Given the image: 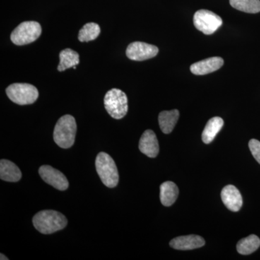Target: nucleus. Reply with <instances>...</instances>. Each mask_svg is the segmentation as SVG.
Wrapping results in <instances>:
<instances>
[{
    "label": "nucleus",
    "mask_w": 260,
    "mask_h": 260,
    "mask_svg": "<svg viewBox=\"0 0 260 260\" xmlns=\"http://www.w3.org/2000/svg\"><path fill=\"white\" fill-rule=\"evenodd\" d=\"M104 107L112 118L122 119L128 112L127 96L119 89H111L104 97Z\"/></svg>",
    "instance_id": "4"
},
{
    "label": "nucleus",
    "mask_w": 260,
    "mask_h": 260,
    "mask_svg": "<svg viewBox=\"0 0 260 260\" xmlns=\"http://www.w3.org/2000/svg\"><path fill=\"white\" fill-rule=\"evenodd\" d=\"M139 149L142 153L149 158H155L159 153L158 139L151 129L145 130L142 135L139 143Z\"/></svg>",
    "instance_id": "11"
},
{
    "label": "nucleus",
    "mask_w": 260,
    "mask_h": 260,
    "mask_svg": "<svg viewBox=\"0 0 260 260\" xmlns=\"http://www.w3.org/2000/svg\"><path fill=\"white\" fill-rule=\"evenodd\" d=\"M205 239L198 235L183 236L174 238L170 242L171 247L178 250H191L205 245Z\"/></svg>",
    "instance_id": "13"
},
{
    "label": "nucleus",
    "mask_w": 260,
    "mask_h": 260,
    "mask_svg": "<svg viewBox=\"0 0 260 260\" xmlns=\"http://www.w3.org/2000/svg\"><path fill=\"white\" fill-rule=\"evenodd\" d=\"M223 64V58L218 56L208 58L191 64L190 71L196 75L209 74L221 68Z\"/></svg>",
    "instance_id": "12"
},
{
    "label": "nucleus",
    "mask_w": 260,
    "mask_h": 260,
    "mask_svg": "<svg viewBox=\"0 0 260 260\" xmlns=\"http://www.w3.org/2000/svg\"><path fill=\"white\" fill-rule=\"evenodd\" d=\"M158 48L141 42L131 43L126 50V55L133 61H145L155 57L158 54Z\"/></svg>",
    "instance_id": "8"
},
{
    "label": "nucleus",
    "mask_w": 260,
    "mask_h": 260,
    "mask_svg": "<svg viewBox=\"0 0 260 260\" xmlns=\"http://www.w3.org/2000/svg\"><path fill=\"white\" fill-rule=\"evenodd\" d=\"M101 32V28L97 23H88L80 29L78 39L80 42H88L95 40Z\"/></svg>",
    "instance_id": "21"
},
{
    "label": "nucleus",
    "mask_w": 260,
    "mask_h": 260,
    "mask_svg": "<svg viewBox=\"0 0 260 260\" xmlns=\"http://www.w3.org/2000/svg\"><path fill=\"white\" fill-rule=\"evenodd\" d=\"M179 196V189L173 181L162 183L160 186V199L162 205L166 207L172 206Z\"/></svg>",
    "instance_id": "15"
},
{
    "label": "nucleus",
    "mask_w": 260,
    "mask_h": 260,
    "mask_svg": "<svg viewBox=\"0 0 260 260\" xmlns=\"http://www.w3.org/2000/svg\"><path fill=\"white\" fill-rule=\"evenodd\" d=\"M0 178L3 181L17 182L21 179L22 173L14 162L2 159L0 161Z\"/></svg>",
    "instance_id": "14"
},
{
    "label": "nucleus",
    "mask_w": 260,
    "mask_h": 260,
    "mask_svg": "<svg viewBox=\"0 0 260 260\" xmlns=\"http://www.w3.org/2000/svg\"><path fill=\"white\" fill-rule=\"evenodd\" d=\"M233 8L246 13H255L260 12V0H230Z\"/></svg>",
    "instance_id": "20"
},
{
    "label": "nucleus",
    "mask_w": 260,
    "mask_h": 260,
    "mask_svg": "<svg viewBox=\"0 0 260 260\" xmlns=\"http://www.w3.org/2000/svg\"><path fill=\"white\" fill-rule=\"evenodd\" d=\"M224 124V121L222 118L219 116H215L211 118L207 123L203 134H202V140L205 144H209L215 139L216 135L222 129Z\"/></svg>",
    "instance_id": "17"
},
{
    "label": "nucleus",
    "mask_w": 260,
    "mask_h": 260,
    "mask_svg": "<svg viewBox=\"0 0 260 260\" xmlns=\"http://www.w3.org/2000/svg\"><path fill=\"white\" fill-rule=\"evenodd\" d=\"M221 199L223 204L231 211L238 212L242 208V194L235 186H225L221 191Z\"/></svg>",
    "instance_id": "10"
},
{
    "label": "nucleus",
    "mask_w": 260,
    "mask_h": 260,
    "mask_svg": "<svg viewBox=\"0 0 260 260\" xmlns=\"http://www.w3.org/2000/svg\"><path fill=\"white\" fill-rule=\"evenodd\" d=\"M179 112L177 109L160 112L158 116V122L162 133L164 134L172 133L179 120Z\"/></svg>",
    "instance_id": "16"
},
{
    "label": "nucleus",
    "mask_w": 260,
    "mask_h": 260,
    "mask_svg": "<svg viewBox=\"0 0 260 260\" xmlns=\"http://www.w3.org/2000/svg\"><path fill=\"white\" fill-rule=\"evenodd\" d=\"M8 98L18 105L34 104L39 98V91L34 85L28 83H14L6 89Z\"/></svg>",
    "instance_id": "5"
},
{
    "label": "nucleus",
    "mask_w": 260,
    "mask_h": 260,
    "mask_svg": "<svg viewBox=\"0 0 260 260\" xmlns=\"http://www.w3.org/2000/svg\"><path fill=\"white\" fill-rule=\"evenodd\" d=\"M79 63L78 53L71 49H65L59 53V64L58 65V71H64L65 70L76 66Z\"/></svg>",
    "instance_id": "18"
},
{
    "label": "nucleus",
    "mask_w": 260,
    "mask_h": 260,
    "mask_svg": "<svg viewBox=\"0 0 260 260\" xmlns=\"http://www.w3.org/2000/svg\"><path fill=\"white\" fill-rule=\"evenodd\" d=\"M42 31V26L38 22L25 21L15 28L12 32L10 39L15 45H26L37 40Z\"/></svg>",
    "instance_id": "6"
},
{
    "label": "nucleus",
    "mask_w": 260,
    "mask_h": 260,
    "mask_svg": "<svg viewBox=\"0 0 260 260\" xmlns=\"http://www.w3.org/2000/svg\"><path fill=\"white\" fill-rule=\"evenodd\" d=\"M260 246V239L257 236L252 235L241 239L238 242L237 249L239 254L248 255L257 250Z\"/></svg>",
    "instance_id": "19"
},
{
    "label": "nucleus",
    "mask_w": 260,
    "mask_h": 260,
    "mask_svg": "<svg viewBox=\"0 0 260 260\" xmlns=\"http://www.w3.org/2000/svg\"><path fill=\"white\" fill-rule=\"evenodd\" d=\"M0 256H1V257H0V259L1 260H8V258L6 257V256H5L4 254H2V253L1 254H0Z\"/></svg>",
    "instance_id": "23"
},
{
    "label": "nucleus",
    "mask_w": 260,
    "mask_h": 260,
    "mask_svg": "<svg viewBox=\"0 0 260 260\" xmlns=\"http://www.w3.org/2000/svg\"><path fill=\"white\" fill-rule=\"evenodd\" d=\"M39 173L43 180L58 190L64 191L68 189L69 186L68 179L57 169L50 166L44 165L39 168Z\"/></svg>",
    "instance_id": "9"
},
{
    "label": "nucleus",
    "mask_w": 260,
    "mask_h": 260,
    "mask_svg": "<svg viewBox=\"0 0 260 260\" xmlns=\"http://www.w3.org/2000/svg\"><path fill=\"white\" fill-rule=\"evenodd\" d=\"M194 25L195 28L205 35H211L223 24V20L219 15L207 10H200L194 13Z\"/></svg>",
    "instance_id": "7"
},
{
    "label": "nucleus",
    "mask_w": 260,
    "mask_h": 260,
    "mask_svg": "<svg viewBox=\"0 0 260 260\" xmlns=\"http://www.w3.org/2000/svg\"><path fill=\"white\" fill-rule=\"evenodd\" d=\"M249 148L250 149L251 153L254 158L260 164V142L259 140L251 139L249 142Z\"/></svg>",
    "instance_id": "22"
},
{
    "label": "nucleus",
    "mask_w": 260,
    "mask_h": 260,
    "mask_svg": "<svg viewBox=\"0 0 260 260\" xmlns=\"http://www.w3.org/2000/svg\"><path fill=\"white\" fill-rule=\"evenodd\" d=\"M32 223L42 234H51L64 229L68 225V219L55 210H42L34 215Z\"/></svg>",
    "instance_id": "1"
},
{
    "label": "nucleus",
    "mask_w": 260,
    "mask_h": 260,
    "mask_svg": "<svg viewBox=\"0 0 260 260\" xmlns=\"http://www.w3.org/2000/svg\"><path fill=\"white\" fill-rule=\"evenodd\" d=\"M77 133V124L71 115L61 116L56 122L54 130V140L61 148H71L75 143Z\"/></svg>",
    "instance_id": "2"
},
{
    "label": "nucleus",
    "mask_w": 260,
    "mask_h": 260,
    "mask_svg": "<svg viewBox=\"0 0 260 260\" xmlns=\"http://www.w3.org/2000/svg\"><path fill=\"white\" fill-rule=\"evenodd\" d=\"M95 168L98 174L104 185L114 188L119 183V176L114 160L109 154L101 152L95 159Z\"/></svg>",
    "instance_id": "3"
}]
</instances>
